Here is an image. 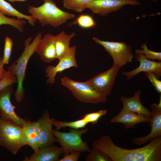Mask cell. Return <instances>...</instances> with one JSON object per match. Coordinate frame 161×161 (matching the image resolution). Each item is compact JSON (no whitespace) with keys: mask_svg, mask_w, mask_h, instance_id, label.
Segmentation results:
<instances>
[{"mask_svg":"<svg viewBox=\"0 0 161 161\" xmlns=\"http://www.w3.org/2000/svg\"><path fill=\"white\" fill-rule=\"evenodd\" d=\"M93 147L108 155L112 161H160L161 137L151 140L141 148L128 149L116 145L108 135L102 136L93 143Z\"/></svg>","mask_w":161,"mask_h":161,"instance_id":"cell-1","label":"cell"},{"mask_svg":"<svg viewBox=\"0 0 161 161\" xmlns=\"http://www.w3.org/2000/svg\"><path fill=\"white\" fill-rule=\"evenodd\" d=\"M42 37V34L40 32L37 34L31 43L30 42L32 39V37L25 39L24 41V48L22 54L14 63L8 67L7 70L16 76L17 78L18 85L15 92V97L18 103H21L24 97L23 83L28 62L31 56L35 52Z\"/></svg>","mask_w":161,"mask_h":161,"instance_id":"cell-2","label":"cell"},{"mask_svg":"<svg viewBox=\"0 0 161 161\" xmlns=\"http://www.w3.org/2000/svg\"><path fill=\"white\" fill-rule=\"evenodd\" d=\"M44 3L38 7L29 5L27 10L42 26L49 25L58 27L68 20L75 17L73 13L58 8L53 0H44Z\"/></svg>","mask_w":161,"mask_h":161,"instance_id":"cell-3","label":"cell"},{"mask_svg":"<svg viewBox=\"0 0 161 161\" xmlns=\"http://www.w3.org/2000/svg\"><path fill=\"white\" fill-rule=\"evenodd\" d=\"M26 145L21 127L0 118V146L16 154Z\"/></svg>","mask_w":161,"mask_h":161,"instance_id":"cell-4","label":"cell"},{"mask_svg":"<svg viewBox=\"0 0 161 161\" xmlns=\"http://www.w3.org/2000/svg\"><path fill=\"white\" fill-rule=\"evenodd\" d=\"M61 83L81 102L96 104L105 102L107 100V97L96 91L87 81L78 82L65 76L61 78Z\"/></svg>","mask_w":161,"mask_h":161,"instance_id":"cell-5","label":"cell"},{"mask_svg":"<svg viewBox=\"0 0 161 161\" xmlns=\"http://www.w3.org/2000/svg\"><path fill=\"white\" fill-rule=\"evenodd\" d=\"M87 128L80 129H71L69 132H61L56 129L53 130V134L61 146L63 153H68L72 151L80 152L89 151L90 149L88 145L82 139V136L88 131Z\"/></svg>","mask_w":161,"mask_h":161,"instance_id":"cell-6","label":"cell"},{"mask_svg":"<svg viewBox=\"0 0 161 161\" xmlns=\"http://www.w3.org/2000/svg\"><path fill=\"white\" fill-rule=\"evenodd\" d=\"M92 39L102 46L110 55L113 59V66L121 68L132 61L133 55L130 45L123 42L103 41L95 37Z\"/></svg>","mask_w":161,"mask_h":161,"instance_id":"cell-7","label":"cell"},{"mask_svg":"<svg viewBox=\"0 0 161 161\" xmlns=\"http://www.w3.org/2000/svg\"><path fill=\"white\" fill-rule=\"evenodd\" d=\"M120 68L112 66L107 70L87 81L96 91L107 97L111 94L115 80Z\"/></svg>","mask_w":161,"mask_h":161,"instance_id":"cell-8","label":"cell"},{"mask_svg":"<svg viewBox=\"0 0 161 161\" xmlns=\"http://www.w3.org/2000/svg\"><path fill=\"white\" fill-rule=\"evenodd\" d=\"M141 4L137 0H92L87 8L94 14L104 16L120 10L125 5Z\"/></svg>","mask_w":161,"mask_h":161,"instance_id":"cell-9","label":"cell"},{"mask_svg":"<svg viewBox=\"0 0 161 161\" xmlns=\"http://www.w3.org/2000/svg\"><path fill=\"white\" fill-rule=\"evenodd\" d=\"M12 91L10 86L0 92V118L22 127L27 121L18 116L14 111L10 98Z\"/></svg>","mask_w":161,"mask_h":161,"instance_id":"cell-10","label":"cell"},{"mask_svg":"<svg viewBox=\"0 0 161 161\" xmlns=\"http://www.w3.org/2000/svg\"><path fill=\"white\" fill-rule=\"evenodd\" d=\"M76 48L75 45L70 47L66 54L59 60V62L56 66L49 65L47 67L45 71L48 77L47 83L54 84L55 82V77L58 72H61L72 67L78 68L75 58Z\"/></svg>","mask_w":161,"mask_h":161,"instance_id":"cell-11","label":"cell"},{"mask_svg":"<svg viewBox=\"0 0 161 161\" xmlns=\"http://www.w3.org/2000/svg\"><path fill=\"white\" fill-rule=\"evenodd\" d=\"M151 115L149 122L151 131L148 135L133 139L132 142L137 145H144L149 140L161 136V97L158 104L151 105Z\"/></svg>","mask_w":161,"mask_h":161,"instance_id":"cell-12","label":"cell"},{"mask_svg":"<svg viewBox=\"0 0 161 161\" xmlns=\"http://www.w3.org/2000/svg\"><path fill=\"white\" fill-rule=\"evenodd\" d=\"M54 119L50 118L49 112L45 110L37 121L39 124V148L53 145L57 142L53 134V122Z\"/></svg>","mask_w":161,"mask_h":161,"instance_id":"cell-13","label":"cell"},{"mask_svg":"<svg viewBox=\"0 0 161 161\" xmlns=\"http://www.w3.org/2000/svg\"><path fill=\"white\" fill-rule=\"evenodd\" d=\"M136 60L140 63V65L133 70L122 72L126 79L129 80L140 72H151L156 75L158 78L161 76V62L155 61L148 60L141 53H136Z\"/></svg>","mask_w":161,"mask_h":161,"instance_id":"cell-14","label":"cell"},{"mask_svg":"<svg viewBox=\"0 0 161 161\" xmlns=\"http://www.w3.org/2000/svg\"><path fill=\"white\" fill-rule=\"evenodd\" d=\"M35 52L45 63H49L56 59L55 35L50 33L44 35L41 39Z\"/></svg>","mask_w":161,"mask_h":161,"instance_id":"cell-15","label":"cell"},{"mask_svg":"<svg viewBox=\"0 0 161 161\" xmlns=\"http://www.w3.org/2000/svg\"><path fill=\"white\" fill-rule=\"evenodd\" d=\"M150 117L146 115L135 113L123 108L120 112L111 120L112 123H121L125 125V129L133 128L141 123H149Z\"/></svg>","mask_w":161,"mask_h":161,"instance_id":"cell-16","label":"cell"},{"mask_svg":"<svg viewBox=\"0 0 161 161\" xmlns=\"http://www.w3.org/2000/svg\"><path fill=\"white\" fill-rule=\"evenodd\" d=\"M63 153L62 147L52 145L39 148L38 151L29 157H25L24 161H57Z\"/></svg>","mask_w":161,"mask_h":161,"instance_id":"cell-17","label":"cell"},{"mask_svg":"<svg viewBox=\"0 0 161 161\" xmlns=\"http://www.w3.org/2000/svg\"><path fill=\"white\" fill-rule=\"evenodd\" d=\"M27 145L33 149L34 152L39 148V124L37 121H27L22 127Z\"/></svg>","mask_w":161,"mask_h":161,"instance_id":"cell-18","label":"cell"},{"mask_svg":"<svg viewBox=\"0 0 161 161\" xmlns=\"http://www.w3.org/2000/svg\"><path fill=\"white\" fill-rule=\"evenodd\" d=\"M141 90L136 92L132 97H121L123 108L131 111L135 113L143 114L149 117L151 115V112L145 107L140 100Z\"/></svg>","mask_w":161,"mask_h":161,"instance_id":"cell-19","label":"cell"},{"mask_svg":"<svg viewBox=\"0 0 161 161\" xmlns=\"http://www.w3.org/2000/svg\"><path fill=\"white\" fill-rule=\"evenodd\" d=\"M75 35L74 32L67 34L63 31L55 35L56 59L59 60L67 52L70 47L71 40Z\"/></svg>","mask_w":161,"mask_h":161,"instance_id":"cell-20","label":"cell"},{"mask_svg":"<svg viewBox=\"0 0 161 161\" xmlns=\"http://www.w3.org/2000/svg\"><path fill=\"white\" fill-rule=\"evenodd\" d=\"M0 12L5 16L16 17L19 20L25 19L32 26H35L36 21L33 16L21 13L4 0H0Z\"/></svg>","mask_w":161,"mask_h":161,"instance_id":"cell-21","label":"cell"},{"mask_svg":"<svg viewBox=\"0 0 161 161\" xmlns=\"http://www.w3.org/2000/svg\"><path fill=\"white\" fill-rule=\"evenodd\" d=\"M64 7L77 12L81 13L86 8L92 0H62Z\"/></svg>","mask_w":161,"mask_h":161,"instance_id":"cell-22","label":"cell"},{"mask_svg":"<svg viewBox=\"0 0 161 161\" xmlns=\"http://www.w3.org/2000/svg\"><path fill=\"white\" fill-rule=\"evenodd\" d=\"M53 125L57 129H60L66 127L75 129H80L85 128L88 123L82 118L72 121H58L54 119L53 121Z\"/></svg>","mask_w":161,"mask_h":161,"instance_id":"cell-23","label":"cell"},{"mask_svg":"<svg viewBox=\"0 0 161 161\" xmlns=\"http://www.w3.org/2000/svg\"><path fill=\"white\" fill-rule=\"evenodd\" d=\"M27 22L25 19L19 20L14 18H10L0 12V26L3 24H8L16 28L20 32H22L24 26Z\"/></svg>","mask_w":161,"mask_h":161,"instance_id":"cell-24","label":"cell"},{"mask_svg":"<svg viewBox=\"0 0 161 161\" xmlns=\"http://www.w3.org/2000/svg\"><path fill=\"white\" fill-rule=\"evenodd\" d=\"M74 23L77 24L80 27L85 29L92 28L96 25L92 17L87 14L79 15L75 19Z\"/></svg>","mask_w":161,"mask_h":161,"instance_id":"cell-25","label":"cell"},{"mask_svg":"<svg viewBox=\"0 0 161 161\" xmlns=\"http://www.w3.org/2000/svg\"><path fill=\"white\" fill-rule=\"evenodd\" d=\"M89 152L86 157V161H112L107 154L93 147Z\"/></svg>","mask_w":161,"mask_h":161,"instance_id":"cell-26","label":"cell"},{"mask_svg":"<svg viewBox=\"0 0 161 161\" xmlns=\"http://www.w3.org/2000/svg\"><path fill=\"white\" fill-rule=\"evenodd\" d=\"M136 53H141L144 55L147 59L151 60H154L161 61V52H156L149 49L147 47L146 43L143 44L141 46V49H137L135 50Z\"/></svg>","mask_w":161,"mask_h":161,"instance_id":"cell-27","label":"cell"},{"mask_svg":"<svg viewBox=\"0 0 161 161\" xmlns=\"http://www.w3.org/2000/svg\"><path fill=\"white\" fill-rule=\"evenodd\" d=\"M17 83L16 76L12 74L8 70L6 71L0 80V92L6 87Z\"/></svg>","mask_w":161,"mask_h":161,"instance_id":"cell-28","label":"cell"},{"mask_svg":"<svg viewBox=\"0 0 161 161\" xmlns=\"http://www.w3.org/2000/svg\"><path fill=\"white\" fill-rule=\"evenodd\" d=\"M106 110H100L98 111L85 114L83 116V118L88 124L91 123L93 125L96 124L98 120L103 116L107 114Z\"/></svg>","mask_w":161,"mask_h":161,"instance_id":"cell-29","label":"cell"},{"mask_svg":"<svg viewBox=\"0 0 161 161\" xmlns=\"http://www.w3.org/2000/svg\"><path fill=\"white\" fill-rule=\"evenodd\" d=\"M13 41L8 36L5 38L4 49L3 61L4 64H8L9 63L10 58L11 55Z\"/></svg>","mask_w":161,"mask_h":161,"instance_id":"cell-30","label":"cell"},{"mask_svg":"<svg viewBox=\"0 0 161 161\" xmlns=\"http://www.w3.org/2000/svg\"><path fill=\"white\" fill-rule=\"evenodd\" d=\"M145 73L154 87L157 92L161 93V81L160 80L155 74L152 72H145Z\"/></svg>","mask_w":161,"mask_h":161,"instance_id":"cell-31","label":"cell"},{"mask_svg":"<svg viewBox=\"0 0 161 161\" xmlns=\"http://www.w3.org/2000/svg\"><path fill=\"white\" fill-rule=\"evenodd\" d=\"M80 153L76 151H72L65 154L63 157L58 161H77L80 156Z\"/></svg>","mask_w":161,"mask_h":161,"instance_id":"cell-32","label":"cell"},{"mask_svg":"<svg viewBox=\"0 0 161 161\" xmlns=\"http://www.w3.org/2000/svg\"><path fill=\"white\" fill-rule=\"evenodd\" d=\"M4 64L3 57L1 56L0 58V80L1 79L4 72L6 71L4 68Z\"/></svg>","mask_w":161,"mask_h":161,"instance_id":"cell-33","label":"cell"},{"mask_svg":"<svg viewBox=\"0 0 161 161\" xmlns=\"http://www.w3.org/2000/svg\"><path fill=\"white\" fill-rule=\"evenodd\" d=\"M8 0L10 1L11 2H13L18 1H25L27 0Z\"/></svg>","mask_w":161,"mask_h":161,"instance_id":"cell-34","label":"cell"},{"mask_svg":"<svg viewBox=\"0 0 161 161\" xmlns=\"http://www.w3.org/2000/svg\"><path fill=\"white\" fill-rule=\"evenodd\" d=\"M151 0L153 1L156 2V1H157L158 0Z\"/></svg>","mask_w":161,"mask_h":161,"instance_id":"cell-35","label":"cell"}]
</instances>
